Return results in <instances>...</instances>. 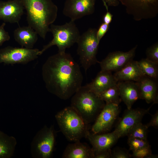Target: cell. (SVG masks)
<instances>
[{
    "instance_id": "cell-1",
    "label": "cell",
    "mask_w": 158,
    "mask_h": 158,
    "mask_svg": "<svg viewBox=\"0 0 158 158\" xmlns=\"http://www.w3.org/2000/svg\"><path fill=\"white\" fill-rule=\"evenodd\" d=\"M42 75L48 91L63 100L72 97L83 79L79 66L66 52L49 56L43 65Z\"/></svg>"
},
{
    "instance_id": "cell-2",
    "label": "cell",
    "mask_w": 158,
    "mask_h": 158,
    "mask_svg": "<svg viewBox=\"0 0 158 158\" xmlns=\"http://www.w3.org/2000/svg\"><path fill=\"white\" fill-rule=\"evenodd\" d=\"M28 26L45 39L50 26L57 17L58 8L52 0H21Z\"/></svg>"
},
{
    "instance_id": "cell-3",
    "label": "cell",
    "mask_w": 158,
    "mask_h": 158,
    "mask_svg": "<svg viewBox=\"0 0 158 158\" xmlns=\"http://www.w3.org/2000/svg\"><path fill=\"white\" fill-rule=\"evenodd\" d=\"M105 104L86 85L81 86L72 96L71 106L88 125L95 120Z\"/></svg>"
},
{
    "instance_id": "cell-4",
    "label": "cell",
    "mask_w": 158,
    "mask_h": 158,
    "mask_svg": "<svg viewBox=\"0 0 158 158\" xmlns=\"http://www.w3.org/2000/svg\"><path fill=\"white\" fill-rule=\"evenodd\" d=\"M55 118L61 132L69 141L76 142L86 138L88 125L71 106L59 112Z\"/></svg>"
},
{
    "instance_id": "cell-5",
    "label": "cell",
    "mask_w": 158,
    "mask_h": 158,
    "mask_svg": "<svg viewBox=\"0 0 158 158\" xmlns=\"http://www.w3.org/2000/svg\"><path fill=\"white\" fill-rule=\"evenodd\" d=\"M49 32L52 33L53 38L40 51L39 55L54 45L57 47L58 52H65L67 48L77 43L80 35L74 21L71 20L62 25L51 24L50 26Z\"/></svg>"
},
{
    "instance_id": "cell-6",
    "label": "cell",
    "mask_w": 158,
    "mask_h": 158,
    "mask_svg": "<svg viewBox=\"0 0 158 158\" xmlns=\"http://www.w3.org/2000/svg\"><path fill=\"white\" fill-rule=\"evenodd\" d=\"M97 30L90 28L80 35L77 42V54L80 63L86 73L92 65L99 61L96 58L99 44L97 36Z\"/></svg>"
},
{
    "instance_id": "cell-7",
    "label": "cell",
    "mask_w": 158,
    "mask_h": 158,
    "mask_svg": "<svg viewBox=\"0 0 158 158\" xmlns=\"http://www.w3.org/2000/svg\"><path fill=\"white\" fill-rule=\"evenodd\" d=\"M134 20L152 18L158 13V0H118Z\"/></svg>"
},
{
    "instance_id": "cell-8",
    "label": "cell",
    "mask_w": 158,
    "mask_h": 158,
    "mask_svg": "<svg viewBox=\"0 0 158 158\" xmlns=\"http://www.w3.org/2000/svg\"><path fill=\"white\" fill-rule=\"evenodd\" d=\"M40 51L36 48L7 46L0 49V63L27 64L38 58Z\"/></svg>"
},
{
    "instance_id": "cell-9",
    "label": "cell",
    "mask_w": 158,
    "mask_h": 158,
    "mask_svg": "<svg viewBox=\"0 0 158 158\" xmlns=\"http://www.w3.org/2000/svg\"><path fill=\"white\" fill-rule=\"evenodd\" d=\"M119 105L105 103L91 128L92 133L101 134L109 130L119 114Z\"/></svg>"
},
{
    "instance_id": "cell-10",
    "label": "cell",
    "mask_w": 158,
    "mask_h": 158,
    "mask_svg": "<svg viewBox=\"0 0 158 158\" xmlns=\"http://www.w3.org/2000/svg\"><path fill=\"white\" fill-rule=\"evenodd\" d=\"M137 45L129 51L124 52L120 51L109 53L101 61L99 62L101 70L116 71L133 60Z\"/></svg>"
},
{
    "instance_id": "cell-11",
    "label": "cell",
    "mask_w": 158,
    "mask_h": 158,
    "mask_svg": "<svg viewBox=\"0 0 158 158\" xmlns=\"http://www.w3.org/2000/svg\"><path fill=\"white\" fill-rule=\"evenodd\" d=\"M96 0H66L63 13L71 20H75L93 14Z\"/></svg>"
},
{
    "instance_id": "cell-12",
    "label": "cell",
    "mask_w": 158,
    "mask_h": 158,
    "mask_svg": "<svg viewBox=\"0 0 158 158\" xmlns=\"http://www.w3.org/2000/svg\"><path fill=\"white\" fill-rule=\"evenodd\" d=\"M150 108L147 109H127L113 131L118 139L127 135L135 125L141 122L144 116L149 112Z\"/></svg>"
},
{
    "instance_id": "cell-13",
    "label": "cell",
    "mask_w": 158,
    "mask_h": 158,
    "mask_svg": "<svg viewBox=\"0 0 158 158\" xmlns=\"http://www.w3.org/2000/svg\"><path fill=\"white\" fill-rule=\"evenodd\" d=\"M24 9L21 0L0 1V20L5 23H18Z\"/></svg>"
},
{
    "instance_id": "cell-14",
    "label": "cell",
    "mask_w": 158,
    "mask_h": 158,
    "mask_svg": "<svg viewBox=\"0 0 158 158\" xmlns=\"http://www.w3.org/2000/svg\"><path fill=\"white\" fill-rule=\"evenodd\" d=\"M121 101L127 109L131 108L134 103L140 99V92L138 83L133 81H120L117 83Z\"/></svg>"
},
{
    "instance_id": "cell-15",
    "label": "cell",
    "mask_w": 158,
    "mask_h": 158,
    "mask_svg": "<svg viewBox=\"0 0 158 158\" xmlns=\"http://www.w3.org/2000/svg\"><path fill=\"white\" fill-rule=\"evenodd\" d=\"M86 138L88 139L92 145L94 155L103 151L110 149L118 139L113 131L101 134H95L89 131Z\"/></svg>"
},
{
    "instance_id": "cell-16",
    "label": "cell",
    "mask_w": 158,
    "mask_h": 158,
    "mask_svg": "<svg viewBox=\"0 0 158 158\" xmlns=\"http://www.w3.org/2000/svg\"><path fill=\"white\" fill-rule=\"evenodd\" d=\"M118 81L111 72L101 70L95 78L86 85L89 89L97 95L116 85Z\"/></svg>"
},
{
    "instance_id": "cell-17",
    "label": "cell",
    "mask_w": 158,
    "mask_h": 158,
    "mask_svg": "<svg viewBox=\"0 0 158 158\" xmlns=\"http://www.w3.org/2000/svg\"><path fill=\"white\" fill-rule=\"evenodd\" d=\"M156 80L145 76L138 82L140 90V99L149 104L158 102V84Z\"/></svg>"
},
{
    "instance_id": "cell-18",
    "label": "cell",
    "mask_w": 158,
    "mask_h": 158,
    "mask_svg": "<svg viewBox=\"0 0 158 158\" xmlns=\"http://www.w3.org/2000/svg\"><path fill=\"white\" fill-rule=\"evenodd\" d=\"M118 82L133 81L138 82L144 76L142 73L137 61H130L113 75Z\"/></svg>"
},
{
    "instance_id": "cell-19",
    "label": "cell",
    "mask_w": 158,
    "mask_h": 158,
    "mask_svg": "<svg viewBox=\"0 0 158 158\" xmlns=\"http://www.w3.org/2000/svg\"><path fill=\"white\" fill-rule=\"evenodd\" d=\"M15 40L21 47L32 49L38 40L37 33L31 27H19L13 32Z\"/></svg>"
},
{
    "instance_id": "cell-20",
    "label": "cell",
    "mask_w": 158,
    "mask_h": 158,
    "mask_svg": "<svg viewBox=\"0 0 158 158\" xmlns=\"http://www.w3.org/2000/svg\"><path fill=\"white\" fill-rule=\"evenodd\" d=\"M69 144L62 156L63 158H93L94 153L92 148L80 141Z\"/></svg>"
},
{
    "instance_id": "cell-21",
    "label": "cell",
    "mask_w": 158,
    "mask_h": 158,
    "mask_svg": "<svg viewBox=\"0 0 158 158\" xmlns=\"http://www.w3.org/2000/svg\"><path fill=\"white\" fill-rule=\"evenodd\" d=\"M55 138L53 130L50 128L46 131L37 145V149L42 157L49 158L53 150Z\"/></svg>"
},
{
    "instance_id": "cell-22",
    "label": "cell",
    "mask_w": 158,
    "mask_h": 158,
    "mask_svg": "<svg viewBox=\"0 0 158 158\" xmlns=\"http://www.w3.org/2000/svg\"><path fill=\"white\" fill-rule=\"evenodd\" d=\"M137 62L142 73L144 76L157 80L158 78V64L146 58L142 59Z\"/></svg>"
},
{
    "instance_id": "cell-23",
    "label": "cell",
    "mask_w": 158,
    "mask_h": 158,
    "mask_svg": "<svg viewBox=\"0 0 158 158\" xmlns=\"http://www.w3.org/2000/svg\"><path fill=\"white\" fill-rule=\"evenodd\" d=\"M98 96L106 104L111 103L119 105L121 101L117 84L101 93Z\"/></svg>"
},
{
    "instance_id": "cell-24",
    "label": "cell",
    "mask_w": 158,
    "mask_h": 158,
    "mask_svg": "<svg viewBox=\"0 0 158 158\" xmlns=\"http://www.w3.org/2000/svg\"><path fill=\"white\" fill-rule=\"evenodd\" d=\"M148 128L141 122L135 125L129 131L128 138H135L147 140Z\"/></svg>"
},
{
    "instance_id": "cell-25",
    "label": "cell",
    "mask_w": 158,
    "mask_h": 158,
    "mask_svg": "<svg viewBox=\"0 0 158 158\" xmlns=\"http://www.w3.org/2000/svg\"><path fill=\"white\" fill-rule=\"evenodd\" d=\"M11 152V147L9 138L0 131V158L8 157Z\"/></svg>"
},
{
    "instance_id": "cell-26",
    "label": "cell",
    "mask_w": 158,
    "mask_h": 158,
    "mask_svg": "<svg viewBox=\"0 0 158 158\" xmlns=\"http://www.w3.org/2000/svg\"><path fill=\"white\" fill-rule=\"evenodd\" d=\"M128 143L130 150L132 151L150 146L147 140L135 138H128Z\"/></svg>"
},
{
    "instance_id": "cell-27",
    "label": "cell",
    "mask_w": 158,
    "mask_h": 158,
    "mask_svg": "<svg viewBox=\"0 0 158 158\" xmlns=\"http://www.w3.org/2000/svg\"><path fill=\"white\" fill-rule=\"evenodd\" d=\"M146 59L158 64V43L156 42L148 48L146 51Z\"/></svg>"
},
{
    "instance_id": "cell-28",
    "label": "cell",
    "mask_w": 158,
    "mask_h": 158,
    "mask_svg": "<svg viewBox=\"0 0 158 158\" xmlns=\"http://www.w3.org/2000/svg\"><path fill=\"white\" fill-rule=\"evenodd\" d=\"M132 157L135 158H145L152 153L150 146L132 151Z\"/></svg>"
},
{
    "instance_id": "cell-29",
    "label": "cell",
    "mask_w": 158,
    "mask_h": 158,
    "mask_svg": "<svg viewBox=\"0 0 158 158\" xmlns=\"http://www.w3.org/2000/svg\"><path fill=\"white\" fill-rule=\"evenodd\" d=\"M6 23L3 22L0 26V46L6 41L9 40L10 37L8 32L5 30Z\"/></svg>"
},
{
    "instance_id": "cell-30",
    "label": "cell",
    "mask_w": 158,
    "mask_h": 158,
    "mask_svg": "<svg viewBox=\"0 0 158 158\" xmlns=\"http://www.w3.org/2000/svg\"><path fill=\"white\" fill-rule=\"evenodd\" d=\"M131 156L126 151L120 149L114 150L112 153L111 158H129Z\"/></svg>"
},
{
    "instance_id": "cell-31",
    "label": "cell",
    "mask_w": 158,
    "mask_h": 158,
    "mask_svg": "<svg viewBox=\"0 0 158 158\" xmlns=\"http://www.w3.org/2000/svg\"><path fill=\"white\" fill-rule=\"evenodd\" d=\"M109 25L104 23H102L100 26L97 32V36L98 42L100 41L108 30Z\"/></svg>"
},
{
    "instance_id": "cell-32",
    "label": "cell",
    "mask_w": 158,
    "mask_h": 158,
    "mask_svg": "<svg viewBox=\"0 0 158 158\" xmlns=\"http://www.w3.org/2000/svg\"><path fill=\"white\" fill-rule=\"evenodd\" d=\"M145 125L148 128L150 127L158 126V112L157 111L153 115H152V118L150 121Z\"/></svg>"
},
{
    "instance_id": "cell-33",
    "label": "cell",
    "mask_w": 158,
    "mask_h": 158,
    "mask_svg": "<svg viewBox=\"0 0 158 158\" xmlns=\"http://www.w3.org/2000/svg\"><path fill=\"white\" fill-rule=\"evenodd\" d=\"M111 152L110 149L107 150L99 152L94 155V158H111Z\"/></svg>"
},
{
    "instance_id": "cell-34",
    "label": "cell",
    "mask_w": 158,
    "mask_h": 158,
    "mask_svg": "<svg viewBox=\"0 0 158 158\" xmlns=\"http://www.w3.org/2000/svg\"><path fill=\"white\" fill-rule=\"evenodd\" d=\"M104 4L106 9L108 8V6H118L119 2L118 0H102Z\"/></svg>"
},
{
    "instance_id": "cell-35",
    "label": "cell",
    "mask_w": 158,
    "mask_h": 158,
    "mask_svg": "<svg viewBox=\"0 0 158 158\" xmlns=\"http://www.w3.org/2000/svg\"><path fill=\"white\" fill-rule=\"evenodd\" d=\"M107 10V12L103 17V21L104 23L109 25L112 20L113 15L109 12L108 10Z\"/></svg>"
},
{
    "instance_id": "cell-36",
    "label": "cell",
    "mask_w": 158,
    "mask_h": 158,
    "mask_svg": "<svg viewBox=\"0 0 158 158\" xmlns=\"http://www.w3.org/2000/svg\"><path fill=\"white\" fill-rule=\"evenodd\" d=\"M158 157L157 155L151 153L147 156L145 158H158Z\"/></svg>"
}]
</instances>
